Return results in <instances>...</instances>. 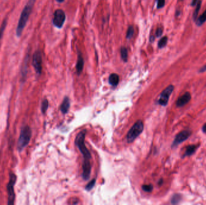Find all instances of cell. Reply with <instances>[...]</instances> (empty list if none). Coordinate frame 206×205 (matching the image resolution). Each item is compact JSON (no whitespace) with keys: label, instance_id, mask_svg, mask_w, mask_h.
<instances>
[{"label":"cell","instance_id":"obj_1","mask_svg":"<svg viewBox=\"0 0 206 205\" xmlns=\"http://www.w3.org/2000/svg\"><path fill=\"white\" fill-rule=\"evenodd\" d=\"M35 3V0H29L25 6L24 7L20 18L19 19L18 24L17 25L16 33L17 37H20L22 33V31L26 26V24L28 22V20L29 19V17L31 15V13L32 12L33 7L34 6Z\"/></svg>","mask_w":206,"mask_h":205},{"label":"cell","instance_id":"obj_2","mask_svg":"<svg viewBox=\"0 0 206 205\" xmlns=\"http://www.w3.org/2000/svg\"><path fill=\"white\" fill-rule=\"evenodd\" d=\"M86 134V130L84 129L82 130L77 135L75 143L77 146L79 148L80 151L83 154L84 157V160H90L91 159V155L88 148L85 145V137Z\"/></svg>","mask_w":206,"mask_h":205},{"label":"cell","instance_id":"obj_3","mask_svg":"<svg viewBox=\"0 0 206 205\" xmlns=\"http://www.w3.org/2000/svg\"><path fill=\"white\" fill-rule=\"evenodd\" d=\"M31 135V129L28 126H25L22 128L18 141L17 148L19 152H21L28 145Z\"/></svg>","mask_w":206,"mask_h":205},{"label":"cell","instance_id":"obj_4","mask_svg":"<svg viewBox=\"0 0 206 205\" xmlns=\"http://www.w3.org/2000/svg\"><path fill=\"white\" fill-rule=\"evenodd\" d=\"M144 123L141 120L137 121L128 131L127 135V140L128 143L133 142L144 130Z\"/></svg>","mask_w":206,"mask_h":205},{"label":"cell","instance_id":"obj_5","mask_svg":"<svg viewBox=\"0 0 206 205\" xmlns=\"http://www.w3.org/2000/svg\"><path fill=\"white\" fill-rule=\"evenodd\" d=\"M17 177L16 174L12 172H10L9 175V182L7 186V193H8V204L12 205L15 203V194L14 191V185L16 182Z\"/></svg>","mask_w":206,"mask_h":205},{"label":"cell","instance_id":"obj_6","mask_svg":"<svg viewBox=\"0 0 206 205\" xmlns=\"http://www.w3.org/2000/svg\"><path fill=\"white\" fill-rule=\"evenodd\" d=\"M33 66L37 75L41 74L42 70V57L41 52L39 50L36 51L33 55Z\"/></svg>","mask_w":206,"mask_h":205},{"label":"cell","instance_id":"obj_7","mask_svg":"<svg viewBox=\"0 0 206 205\" xmlns=\"http://www.w3.org/2000/svg\"><path fill=\"white\" fill-rule=\"evenodd\" d=\"M66 19L64 12L61 9H57L54 13L52 22L54 25L57 28H62Z\"/></svg>","mask_w":206,"mask_h":205},{"label":"cell","instance_id":"obj_8","mask_svg":"<svg viewBox=\"0 0 206 205\" xmlns=\"http://www.w3.org/2000/svg\"><path fill=\"white\" fill-rule=\"evenodd\" d=\"M174 87L172 85H169L160 94V98L159 99V104L162 106H166L169 98L173 92Z\"/></svg>","mask_w":206,"mask_h":205},{"label":"cell","instance_id":"obj_9","mask_svg":"<svg viewBox=\"0 0 206 205\" xmlns=\"http://www.w3.org/2000/svg\"><path fill=\"white\" fill-rule=\"evenodd\" d=\"M191 131H190L189 130H184L180 132L176 135L175 140L173 142L172 148H173L177 147L180 143L187 140L189 136L191 135Z\"/></svg>","mask_w":206,"mask_h":205},{"label":"cell","instance_id":"obj_10","mask_svg":"<svg viewBox=\"0 0 206 205\" xmlns=\"http://www.w3.org/2000/svg\"><path fill=\"white\" fill-rule=\"evenodd\" d=\"M91 172V165L90 163V160H84L83 164V178L87 180L89 179L90 174Z\"/></svg>","mask_w":206,"mask_h":205},{"label":"cell","instance_id":"obj_11","mask_svg":"<svg viewBox=\"0 0 206 205\" xmlns=\"http://www.w3.org/2000/svg\"><path fill=\"white\" fill-rule=\"evenodd\" d=\"M191 99V95L189 92H186L181 96L178 98L176 105L178 107H182L187 104Z\"/></svg>","mask_w":206,"mask_h":205},{"label":"cell","instance_id":"obj_12","mask_svg":"<svg viewBox=\"0 0 206 205\" xmlns=\"http://www.w3.org/2000/svg\"><path fill=\"white\" fill-rule=\"evenodd\" d=\"M70 99H69L68 97L66 96L64 98V99L61 103V105L60 106V110L63 114H66L68 112L69 109H70Z\"/></svg>","mask_w":206,"mask_h":205},{"label":"cell","instance_id":"obj_13","mask_svg":"<svg viewBox=\"0 0 206 205\" xmlns=\"http://www.w3.org/2000/svg\"><path fill=\"white\" fill-rule=\"evenodd\" d=\"M83 66H84V60H83L82 55L81 54V53H80L79 54L77 65H76V69H77V74L79 75L80 74L81 72H82L83 69Z\"/></svg>","mask_w":206,"mask_h":205},{"label":"cell","instance_id":"obj_14","mask_svg":"<svg viewBox=\"0 0 206 205\" xmlns=\"http://www.w3.org/2000/svg\"><path fill=\"white\" fill-rule=\"evenodd\" d=\"M198 148V146L196 145H189L186 147V151L184 153V155H183V157H190L191 155H192L195 151H196Z\"/></svg>","mask_w":206,"mask_h":205},{"label":"cell","instance_id":"obj_15","mask_svg":"<svg viewBox=\"0 0 206 205\" xmlns=\"http://www.w3.org/2000/svg\"><path fill=\"white\" fill-rule=\"evenodd\" d=\"M119 81V78L118 75L116 74H112L110 75L109 78V82L110 84H111L112 86H116Z\"/></svg>","mask_w":206,"mask_h":205},{"label":"cell","instance_id":"obj_16","mask_svg":"<svg viewBox=\"0 0 206 205\" xmlns=\"http://www.w3.org/2000/svg\"><path fill=\"white\" fill-rule=\"evenodd\" d=\"M196 24L198 26H201L204 23L206 22V10L195 21Z\"/></svg>","mask_w":206,"mask_h":205},{"label":"cell","instance_id":"obj_17","mask_svg":"<svg viewBox=\"0 0 206 205\" xmlns=\"http://www.w3.org/2000/svg\"><path fill=\"white\" fill-rule=\"evenodd\" d=\"M181 198H182V197L180 194H175L172 196L171 199V202L173 204H177L180 202V201L181 200Z\"/></svg>","mask_w":206,"mask_h":205},{"label":"cell","instance_id":"obj_18","mask_svg":"<svg viewBox=\"0 0 206 205\" xmlns=\"http://www.w3.org/2000/svg\"><path fill=\"white\" fill-rule=\"evenodd\" d=\"M121 56L122 60L124 62H127L128 61V51L124 46L121 47Z\"/></svg>","mask_w":206,"mask_h":205},{"label":"cell","instance_id":"obj_19","mask_svg":"<svg viewBox=\"0 0 206 205\" xmlns=\"http://www.w3.org/2000/svg\"><path fill=\"white\" fill-rule=\"evenodd\" d=\"M201 0H199V1L198 2L197 4L196 5V9L193 12V21H196V19L198 18V13H199V10L201 9Z\"/></svg>","mask_w":206,"mask_h":205},{"label":"cell","instance_id":"obj_20","mask_svg":"<svg viewBox=\"0 0 206 205\" xmlns=\"http://www.w3.org/2000/svg\"><path fill=\"white\" fill-rule=\"evenodd\" d=\"M27 63H28V57L25 58L24 66L22 67V80H24L26 77L27 73Z\"/></svg>","mask_w":206,"mask_h":205},{"label":"cell","instance_id":"obj_21","mask_svg":"<svg viewBox=\"0 0 206 205\" xmlns=\"http://www.w3.org/2000/svg\"><path fill=\"white\" fill-rule=\"evenodd\" d=\"M7 23V19H4V21H3V23L1 24V26H0V42H1V39H2L3 36V33H4V31H5L6 28Z\"/></svg>","mask_w":206,"mask_h":205},{"label":"cell","instance_id":"obj_22","mask_svg":"<svg viewBox=\"0 0 206 205\" xmlns=\"http://www.w3.org/2000/svg\"><path fill=\"white\" fill-rule=\"evenodd\" d=\"M168 37L166 36H164L162 38H161V39H160V40L158 42V47L160 49H162L163 48H164L168 42Z\"/></svg>","mask_w":206,"mask_h":205},{"label":"cell","instance_id":"obj_23","mask_svg":"<svg viewBox=\"0 0 206 205\" xmlns=\"http://www.w3.org/2000/svg\"><path fill=\"white\" fill-rule=\"evenodd\" d=\"M49 104H48V101L47 99H44L42 102V105H41V111L43 114H45L46 111H47V109L48 108Z\"/></svg>","mask_w":206,"mask_h":205},{"label":"cell","instance_id":"obj_24","mask_svg":"<svg viewBox=\"0 0 206 205\" xmlns=\"http://www.w3.org/2000/svg\"><path fill=\"white\" fill-rule=\"evenodd\" d=\"M134 28H133V27L132 25H130L128 27V30H127V35H126V38L127 39H130L133 34H134Z\"/></svg>","mask_w":206,"mask_h":205},{"label":"cell","instance_id":"obj_25","mask_svg":"<svg viewBox=\"0 0 206 205\" xmlns=\"http://www.w3.org/2000/svg\"><path fill=\"white\" fill-rule=\"evenodd\" d=\"M95 182H96V180H95V179H92V180L91 182H89L88 183V185H86V189L88 190V191L91 190V189L94 188V186H95Z\"/></svg>","mask_w":206,"mask_h":205},{"label":"cell","instance_id":"obj_26","mask_svg":"<svg viewBox=\"0 0 206 205\" xmlns=\"http://www.w3.org/2000/svg\"><path fill=\"white\" fill-rule=\"evenodd\" d=\"M142 189L146 192H151L153 189L152 185H144L142 186Z\"/></svg>","mask_w":206,"mask_h":205},{"label":"cell","instance_id":"obj_27","mask_svg":"<svg viewBox=\"0 0 206 205\" xmlns=\"http://www.w3.org/2000/svg\"><path fill=\"white\" fill-rule=\"evenodd\" d=\"M165 5V0H157V9H162Z\"/></svg>","mask_w":206,"mask_h":205},{"label":"cell","instance_id":"obj_28","mask_svg":"<svg viewBox=\"0 0 206 205\" xmlns=\"http://www.w3.org/2000/svg\"><path fill=\"white\" fill-rule=\"evenodd\" d=\"M163 34V29L161 27H159L156 32V36L157 37H160Z\"/></svg>","mask_w":206,"mask_h":205},{"label":"cell","instance_id":"obj_29","mask_svg":"<svg viewBox=\"0 0 206 205\" xmlns=\"http://www.w3.org/2000/svg\"><path fill=\"white\" fill-rule=\"evenodd\" d=\"M198 1H199V0H192L190 5H191L192 6H196V5L197 4V3H198Z\"/></svg>","mask_w":206,"mask_h":205},{"label":"cell","instance_id":"obj_30","mask_svg":"<svg viewBox=\"0 0 206 205\" xmlns=\"http://www.w3.org/2000/svg\"><path fill=\"white\" fill-rule=\"evenodd\" d=\"M206 71V65L204 66L203 67H202L200 70H199V72H204Z\"/></svg>","mask_w":206,"mask_h":205},{"label":"cell","instance_id":"obj_31","mask_svg":"<svg viewBox=\"0 0 206 205\" xmlns=\"http://www.w3.org/2000/svg\"><path fill=\"white\" fill-rule=\"evenodd\" d=\"M202 131L206 133V123L204 124V126L202 127Z\"/></svg>","mask_w":206,"mask_h":205},{"label":"cell","instance_id":"obj_32","mask_svg":"<svg viewBox=\"0 0 206 205\" xmlns=\"http://www.w3.org/2000/svg\"><path fill=\"white\" fill-rule=\"evenodd\" d=\"M154 39H155V37L154 36H151V37H150V42H154Z\"/></svg>","mask_w":206,"mask_h":205},{"label":"cell","instance_id":"obj_33","mask_svg":"<svg viewBox=\"0 0 206 205\" xmlns=\"http://www.w3.org/2000/svg\"><path fill=\"white\" fill-rule=\"evenodd\" d=\"M64 1V0H56V1H57L58 3H62Z\"/></svg>","mask_w":206,"mask_h":205},{"label":"cell","instance_id":"obj_34","mask_svg":"<svg viewBox=\"0 0 206 205\" xmlns=\"http://www.w3.org/2000/svg\"><path fill=\"white\" fill-rule=\"evenodd\" d=\"M162 183H163L162 179H160V182H159V185H161Z\"/></svg>","mask_w":206,"mask_h":205}]
</instances>
